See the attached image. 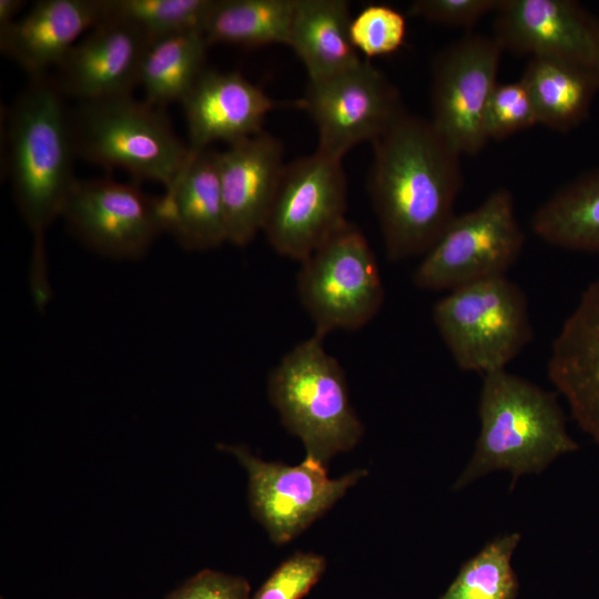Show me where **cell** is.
<instances>
[{"label":"cell","mask_w":599,"mask_h":599,"mask_svg":"<svg viewBox=\"0 0 599 599\" xmlns=\"http://www.w3.org/2000/svg\"><path fill=\"white\" fill-rule=\"evenodd\" d=\"M105 17L108 0H40L0 28V50L30 78L45 75Z\"/></svg>","instance_id":"d6986e66"},{"label":"cell","mask_w":599,"mask_h":599,"mask_svg":"<svg viewBox=\"0 0 599 599\" xmlns=\"http://www.w3.org/2000/svg\"><path fill=\"white\" fill-rule=\"evenodd\" d=\"M525 244L512 193L493 191L477 207L455 215L413 274L425 291H453L506 275Z\"/></svg>","instance_id":"52a82bcc"},{"label":"cell","mask_w":599,"mask_h":599,"mask_svg":"<svg viewBox=\"0 0 599 599\" xmlns=\"http://www.w3.org/2000/svg\"><path fill=\"white\" fill-rule=\"evenodd\" d=\"M346 202L342 160L316 150L285 165L262 231L278 254L302 261L347 221Z\"/></svg>","instance_id":"30bf717a"},{"label":"cell","mask_w":599,"mask_h":599,"mask_svg":"<svg viewBox=\"0 0 599 599\" xmlns=\"http://www.w3.org/2000/svg\"><path fill=\"white\" fill-rule=\"evenodd\" d=\"M520 539L514 531L488 541L461 565L439 599H515L518 580L511 558Z\"/></svg>","instance_id":"484cf974"},{"label":"cell","mask_w":599,"mask_h":599,"mask_svg":"<svg viewBox=\"0 0 599 599\" xmlns=\"http://www.w3.org/2000/svg\"><path fill=\"white\" fill-rule=\"evenodd\" d=\"M372 144L369 193L387 256L425 254L455 216L460 154L429 120L408 113Z\"/></svg>","instance_id":"6da1fadb"},{"label":"cell","mask_w":599,"mask_h":599,"mask_svg":"<svg viewBox=\"0 0 599 599\" xmlns=\"http://www.w3.org/2000/svg\"><path fill=\"white\" fill-rule=\"evenodd\" d=\"M494 37L504 50L593 67L597 19L572 0H501Z\"/></svg>","instance_id":"9a60e30c"},{"label":"cell","mask_w":599,"mask_h":599,"mask_svg":"<svg viewBox=\"0 0 599 599\" xmlns=\"http://www.w3.org/2000/svg\"><path fill=\"white\" fill-rule=\"evenodd\" d=\"M209 47L204 33L197 31L152 39L140 69L144 101L162 109L181 102L206 70Z\"/></svg>","instance_id":"cb8c5ba5"},{"label":"cell","mask_w":599,"mask_h":599,"mask_svg":"<svg viewBox=\"0 0 599 599\" xmlns=\"http://www.w3.org/2000/svg\"><path fill=\"white\" fill-rule=\"evenodd\" d=\"M326 569V559L296 551L284 560L250 599H301Z\"/></svg>","instance_id":"f546056e"},{"label":"cell","mask_w":599,"mask_h":599,"mask_svg":"<svg viewBox=\"0 0 599 599\" xmlns=\"http://www.w3.org/2000/svg\"><path fill=\"white\" fill-rule=\"evenodd\" d=\"M296 0H215L205 26L210 45L286 44Z\"/></svg>","instance_id":"d4e9b609"},{"label":"cell","mask_w":599,"mask_h":599,"mask_svg":"<svg viewBox=\"0 0 599 599\" xmlns=\"http://www.w3.org/2000/svg\"><path fill=\"white\" fill-rule=\"evenodd\" d=\"M323 339L313 334L287 352L272 369L267 392L284 427L304 444L306 457L326 465L354 448L364 429L344 370Z\"/></svg>","instance_id":"277c9868"},{"label":"cell","mask_w":599,"mask_h":599,"mask_svg":"<svg viewBox=\"0 0 599 599\" xmlns=\"http://www.w3.org/2000/svg\"><path fill=\"white\" fill-rule=\"evenodd\" d=\"M215 0H108V14L128 20L151 39L204 33Z\"/></svg>","instance_id":"4316f807"},{"label":"cell","mask_w":599,"mask_h":599,"mask_svg":"<svg viewBox=\"0 0 599 599\" xmlns=\"http://www.w3.org/2000/svg\"><path fill=\"white\" fill-rule=\"evenodd\" d=\"M219 447L245 468L252 514L277 545L302 534L367 475L366 470L356 469L332 479L325 465L308 457L300 465L288 466L264 461L244 446Z\"/></svg>","instance_id":"7c38bea8"},{"label":"cell","mask_w":599,"mask_h":599,"mask_svg":"<svg viewBox=\"0 0 599 599\" xmlns=\"http://www.w3.org/2000/svg\"><path fill=\"white\" fill-rule=\"evenodd\" d=\"M151 40L134 23L108 14L68 52L54 80L77 102L130 95Z\"/></svg>","instance_id":"5bb4252c"},{"label":"cell","mask_w":599,"mask_h":599,"mask_svg":"<svg viewBox=\"0 0 599 599\" xmlns=\"http://www.w3.org/2000/svg\"><path fill=\"white\" fill-rule=\"evenodd\" d=\"M297 290L301 303L325 337L335 329L367 324L384 301L379 268L366 237L346 221L301 261Z\"/></svg>","instance_id":"ba28073f"},{"label":"cell","mask_w":599,"mask_h":599,"mask_svg":"<svg viewBox=\"0 0 599 599\" xmlns=\"http://www.w3.org/2000/svg\"><path fill=\"white\" fill-rule=\"evenodd\" d=\"M344 0H296L286 45L303 62L308 81H319L357 65L363 58L349 35Z\"/></svg>","instance_id":"44dd1931"},{"label":"cell","mask_w":599,"mask_h":599,"mask_svg":"<svg viewBox=\"0 0 599 599\" xmlns=\"http://www.w3.org/2000/svg\"><path fill=\"white\" fill-rule=\"evenodd\" d=\"M284 169L280 140L264 131L219 152L227 242L244 246L263 230Z\"/></svg>","instance_id":"2e32d148"},{"label":"cell","mask_w":599,"mask_h":599,"mask_svg":"<svg viewBox=\"0 0 599 599\" xmlns=\"http://www.w3.org/2000/svg\"><path fill=\"white\" fill-rule=\"evenodd\" d=\"M531 229L554 246L599 253V167L555 192L534 213Z\"/></svg>","instance_id":"603a6c76"},{"label":"cell","mask_w":599,"mask_h":599,"mask_svg":"<svg viewBox=\"0 0 599 599\" xmlns=\"http://www.w3.org/2000/svg\"><path fill=\"white\" fill-rule=\"evenodd\" d=\"M61 217L91 251L118 260L141 257L165 232L161 196L112 179H77Z\"/></svg>","instance_id":"4fadbf2b"},{"label":"cell","mask_w":599,"mask_h":599,"mask_svg":"<svg viewBox=\"0 0 599 599\" xmlns=\"http://www.w3.org/2000/svg\"><path fill=\"white\" fill-rule=\"evenodd\" d=\"M520 81L531 98L538 123L557 131L581 123L599 89L593 67L555 58H530Z\"/></svg>","instance_id":"7402d4cb"},{"label":"cell","mask_w":599,"mask_h":599,"mask_svg":"<svg viewBox=\"0 0 599 599\" xmlns=\"http://www.w3.org/2000/svg\"><path fill=\"white\" fill-rule=\"evenodd\" d=\"M593 68H595L596 72H597V74L599 77V19H597Z\"/></svg>","instance_id":"836d02e7"},{"label":"cell","mask_w":599,"mask_h":599,"mask_svg":"<svg viewBox=\"0 0 599 599\" xmlns=\"http://www.w3.org/2000/svg\"><path fill=\"white\" fill-rule=\"evenodd\" d=\"M406 32L405 16L387 4L366 6L352 18L349 24L352 43L366 60L399 50Z\"/></svg>","instance_id":"83f0119b"},{"label":"cell","mask_w":599,"mask_h":599,"mask_svg":"<svg viewBox=\"0 0 599 599\" xmlns=\"http://www.w3.org/2000/svg\"><path fill=\"white\" fill-rule=\"evenodd\" d=\"M70 116L77 156L94 165L167 189L189 160L164 109L132 94L78 102Z\"/></svg>","instance_id":"5b68a950"},{"label":"cell","mask_w":599,"mask_h":599,"mask_svg":"<svg viewBox=\"0 0 599 599\" xmlns=\"http://www.w3.org/2000/svg\"><path fill=\"white\" fill-rule=\"evenodd\" d=\"M250 585L240 576L204 569L165 599H250Z\"/></svg>","instance_id":"1f68e13d"},{"label":"cell","mask_w":599,"mask_h":599,"mask_svg":"<svg viewBox=\"0 0 599 599\" xmlns=\"http://www.w3.org/2000/svg\"><path fill=\"white\" fill-rule=\"evenodd\" d=\"M547 373L578 426L599 446V278L585 288L552 342Z\"/></svg>","instance_id":"ac0fdd59"},{"label":"cell","mask_w":599,"mask_h":599,"mask_svg":"<svg viewBox=\"0 0 599 599\" xmlns=\"http://www.w3.org/2000/svg\"><path fill=\"white\" fill-rule=\"evenodd\" d=\"M23 4L24 1L21 0H0V28L17 20Z\"/></svg>","instance_id":"d6a6232c"},{"label":"cell","mask_w":599,"mask_h":599,"mask_svg":"<svg viewBox=\"0 0 599 599\" xmlns=\"http://www.w3.org/2000/svg\"><path fill=\"white\" fill-rule=\"evenodd\" d=\"M295 104L317 128V150L339 160L357 144L375 142L407 113L394 83L366 59L331 78L308 81Z\"/></svg>","instance_id":"9c48e42d"},{"label":"cell","mask_w":599,"mask_h":599,"mask_svg":"<svg viewBox=\"0 0 599 599\" xmlns=\"http://www.w3.org/2000/svg\"><path fill=\"white\" fill-rule=\"evenodd\" d=\"M161 202L165 232L183 248L207 251L227 242L217 151L190 153Z\"/></svg>","instance_id":"ffe728a7"},{"label":"cell","mask_w":599,"mask_h":599,"mask_svg":"<svg viewBox=\"0 0 599 599\" xmlns=\"http://www.w3.org/2000/svg\"><path fill=\"white\" fill-rule=\"evenodd\" d=\"M186 119L190 153L213 142L229 145L263 131L268 112L280 103L238 72L206 69L180 102Z\"/></svg>","instance_id":"e0dca14e"},{"label":"cell","mask_w":599,"mask_h":599,"mask_svg":"<svg viewBox=\"0 0 599 599\" xmlns=\"http://www.w3.org/2000/svg\"><path fill=\"white\" fill-rule=\"evenodd\" d=\"M501 0H416L408 16L455 28H471L486 14L496 12Z\"/></svg>","instance_id":"4dcf8cb0"},{"label":"cell","mask_w":599,"mask_h":599,"mask_svg":"<svg viewBox=\"0 0 599 599\" xmlns=\"http://www.w3.org/2000/svg\"><path fill=\"white\" fill-rule=\"evenodd\" d=\"M484 376L479 435L454 490L496 470L510 473L512 489L520 476L540 474L558 457L578 450L555 393L506 369Z\"/></svg>","instance_id":"3957f363"},{"label":"cell","mask_w":599,"mask_h":599,"mask_svg":"<svg viewBox=\"0 0 599 599\" xmlns=\"http://www.w3.org/2000/svg\"><path fill=\"white\" fill-rule=\"evenodd\" d=\"M504 49L494 35L467 33L434 59L430 123L460 155L486 145L485 113Z\"/></svg>","instance_id":"8fae6325"},{"label":"cell","mask_w":599,"mask_h":599,"mask_svg":"<svg viewBox=\"0 0 599 599\" xmlns=\"http://www.w3.org/2000/svg\"><path fill=\"white\" fill-rule=\"evenodd\" d=\"M538 123L531 98L519 80L497 83L485 113V133L499 140Z\"/></svg>","instance_id":"f1b7e54d"},{"label":"cell","mask_w":599,"mask_h":599,"mask_svg":"<svg viewBox=\"0 0 599 599\" xmlns=\"http://www.w3.org/2000/svg\"><path fill=\"white\" fill-rule=\"evenodd\" d=\"M7 171L14 201L32 233V252L44 253V233L77 181L70 109L53 77L31 78L7 118Z\"/></svg>","instance_id":"7a4b0ae2"},{"label":"cell","mask_w":599,"mask_h":599,"mask_svg":"<svg viewBox=\"0 0 599 599\" xmlns=\"http://www.w3.org/2000/svg\"><path fill=\"white\" fill-rule=\"evenodd\" d=\"M433 319L457 366L484 375L505 369L534 337L526 294L506 275L450 291Z\"/></svg>","instance_id":"8992f818"}]
</instances>
